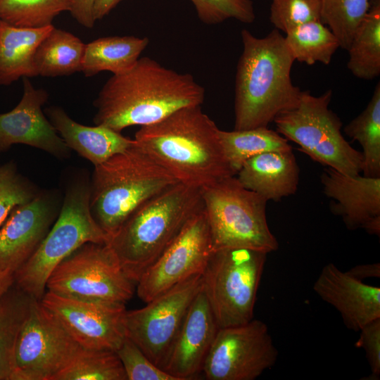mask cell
Segmentation results:
<instances>
[{
	"mask_svg": "<svg viewBox=\"0 0 380 380\" xmlns=\"http://www.w3.org/2000/svg\"><path fill=\"white\" fill-rule=\"evenodd\" d=\"M204 97V88L191 74L144 56L106 81L94 101V122L121 132L156 123L180 108L201 106Z\"/></svg>",
	"mask_w": 380,
	"mask_h": 380,
	"instance_id": "6da1fadb",
	"label": "cell"
},
{
	"mask_svg": "<svg viewBox=\"0 0 380 380\" xmlns=\"http://www.w3.org/2000/svg\"><path fill=\"white\" fill-rule=\"evenodd\" d=\"M219 132L201 106H194L141 126L134 140L179 182L201 189L236 175Z\"/></svg>",
	"mask_w": 380,
	"mask_h": 380,
	"instance_id": "7a4b0ae2",
	"label": "cell"
},
{
	"mask_svg": "<svg viewBox=\"0 0 380 380\" xmlns=\"http://www.w3.org/2000/svg\"><path fill=\"white\" fill-rule=\"evenodd\" d=\"M243 51L234 88V130L267 127L281 112L294 107L302 91L291 77L295 61L277 29L263 37L241 32Z\"/></svg>",
	"mask_w": 380,
	"mask_h": 380,
	"instance_id": "3957f363",
	"label": "cell"
},
{
	"mask_svg": "<svg viewBox=\"0 0 380 380\" xmlns=\"http://www.w3.org/2000/svg\"><path fill=\"white\" fill-rule=\"evenodd\" d=\"M203 208L201 189L177 182L139 206L108 244L137 284L186 222Z\"/></svg>",
	"mask_w": 380,
	"mask_h": 380,
	"instance_id": "277c9868",
	"label": "cell"
},
{
	"mask_svg": "<svg viewBox=\"0 0 380 380\" xmlns=\"http://www.w3.org/2000/svg\"><path fill=\"white\" fill-rule=\"evenodd\" d=\"M177 182L135 141L125 151L94 167L90 180L91 213L110 237L139 206Z\"/></svg>",
	"mask_w": 380,
	"mask_h": 380,
	"instance_id": "5b68a950",
	"label": "cell"
},
{
	"mask_svg": "<svg viewBox=\"0 0 380 380\" xmlns=\"http://www.w3.org/2000/svg\"><path fill=\"white\" fill-rule=\"evenodd\" d=\"M90 179L80 176L65 191L57 218L32 256L15 272V286L40 300L55 267L83 244L108 243L109 235L91 213Z\"/></svg>",
	"mask_w": 380,
	"mask_h": 380,
	"instance_id": "8992f818",
	"label": "cell"
},
{
	"mask_svg": "<svg viewBox=\"0 0 380 380\" xmlns=\"http://www.w3.org/2000/svg\"><path fill=\"white\" fill-rule=\"evenodd\" d=\"M201 196L213 251L244 248L268 254L278 249L267 221V201L235 176L201 188Z\"/></svg>",
	"mask_w": 380,
	"mask_h": 380,
	"instance_id": "52a82bcc",
	"label": "cell"
},
{
	"mask_svg": "<svg viewBox=\"0 0 380 380\" xmlns=\"http://www.w3.org/2000/svg\"><path fill=\"white\" fill-rule=\"evenodd\" d=\"M332 94L331 89L317 96L302 91L296 105L279 113L273 122L277 132L298 144L314 161L345 175H360L362 154L343 136L342 122L329 108Z\"/></svg>",
	"mask_w": 380,
	"mask_h": 380,
	"instance_id": "ba28073f",
	"label": "cell"
},
{
	"mask_svg": "<svg viewBox=\"0 0 380 380\" xmlns=\"http://www.w3.org/2000/svg\"><path fill=\"white\" fill-rule=\"evenodd\" d=\"M267 255L244 248L213 251L202 274V291L219 328L253 319Z\"/></svg>",
	"mask_w": 380,
	"mask_h": 380,
	"instance_id": "9c48e42d",
	"label": "cell"
},
{
	"mask_svg": "<svg viewBox=\"0 0 380 380\" xmlns=\"http://www.w3.org/2000/svg\"><path fill=\"white\" fill-rule=\"evenodd\" d=\"M135 284L108 243L88 242L55 267L46 289L72 299L125 304L133 296Z\"/></svg>",
	"mask_w": 380,
	"mask_h": 380,
	"instance_id": "30bf717a",
	"label": "cell"
},
{
	"mask_svg": "<svg viewBox=\"0 0 380 380\" xmlns=\"http://www.w3.org/2000/svg\"><path fill=\"white\" fill-rule=\"evenodd\" d=\"M82 348L32 298L16 339L11 380H53Z\"/></svg>",
	"mask_w": 380,
	"mask_h": 380,
	"instance_id": "8fae6325",
	"label": "cell"
},
{
	"mask_svg": "<svg viewBox=\"0 0 380 380\" xmlns=\"http://www.w3.org/2000/svg\"><path fill=\"white\" fill-rule=\"evenodd\" d=\"M202 274L195 275L146 303L144 308L126 310L127 336L161 368L191 306L202 289Z\"/></svg>",
	"mask_w": 380,
	"mask_h": 380,
	"instance_id": "7c38bea8",
	"label": "cell"
},
{
	"mask_svg": "<svg viewBox=\"0 0 380 380\" xmlns=\"http://www.w3.org/2000/svg\"><path fill=\"white\" fill-rule=\"evenodd\" d=\"M277 357L267 324L252 319L218 329L202 372L208 380H254L274 366Z\"/></svg>",
	"mask_w": 380,
	"mask_h": 380,
	"instance_id": "4fadbf2b",
	"label": "cell"
},
{
	"mask_svg": "<svg viewBox=\"0 0 380 380\" xmlns=\"http://www.w3.org/2000/svg\"><path fill=\"white\" fill-rule=\"evenodd\" d=\"M206 215L203 208L184 225L180 233L141 274L137 293L148 303L175 285L202 274L213 253Z\"/></svg>",
	"mask_w": 380,
	"mask_h": 380,
	"instance_id": "5bb4252c",
	"label": "cell"
},
{
	"mask_svg": "<svg viewBox=\"0 0 380 380\" xmlns=\"http://www.w3.org/2000/svg\"><path fill=\"white\" fill-rule=\"evenodd\" d=\"M40 302L84 349L116 351L126 336L124 303L84 301L49 291Z\"/></svg>",
	"mask_w": 380,
	"mask_h": 380,
	"instance_id": "9a60e30c",
	"label": "cell"
},
{
	"mask_svg": "<svg viewBox=\"0 0 380 380\" xmlns=\"http://www.w3.org/2000/svg\"><path fill=\"white\" fill-rule=\"evenodd\" d=\"M61 206L51 192H39L15 206L0 226V270L14 274L32 256L57 218Z\"/></svg>",
	"mask_w": 380,
	"mask_h": 380,
	"instance_id": "2e32d148",
	"label": "cell"
},
{
	"mask_svg": "<svg viewBox=\"0 0 380 380\" xmlns=\"http://www.w3.org/2000/svg\"><path fill=\"white\" fill-rule=\"evenodd\" d=\"M23 83L20 102L11 111L0 114V153L13 144H22L59 158L68 156L70 148L42 109L48 100V92L36 89L28 77H23Z\"/></svg>",
	"mask_w": 380,
	"mask_h": 380,
	"instance_id": "e0dca14e",
	"label": "cell"
},
{
	"mask_svg": "<svg viewBox=\"0 0 380 380\" xmlns=\"http://www.w3.org/2000/svg\"><path fill=\"white\" fill-rule=\"evenodd\" d=\"M323 192L331 199L330 209L350 230L363 229L380 235V177L348 175L331 167L321 175Z\"/></svg>",
	"mask_w": 380,
	"mask_h": 380,
	"instance_id": "ac0fdd59",
	"label": "cell"
},
{
	"mask_svg": "<svg viewBox=\"0 0 380 380\" xmlns=\"http://www.w3.org/2000/svg\"><path fill=\"white\" fill-rule=\"evenodd\" d=\"M219 327L202 289L189 307L161 369L178 380H191L203 366Z\"/></svg>",
	"mask_w": 380,
	"mask_h": 380,
	"instance_id": "d6986e66",
	"label": "cell"
},
{
	"mask_svg": "<svg viewBox=\"0 0 380 380\" xmlns=\"http://www.w3.org/2000/svg\"><path fill=\"white\" fill-rule=\"evenodd\" d=\"M313 289L322 300L339 312L349 329L359 331L380 318V288L342 272L334 263L322 268Z\"/></svg>",
	"mask_w": 380,
	"mask_h": 380,
	"instance_id": "ffe728a7",
	"label": "cell"
},
{
	"mask_svg": "<svg viewBox=\"0 0 380 380\" xmlns=\"http://www.w3.org/2000/svg\"><path fill=\"white\" fill-rule=\"evenodd\" d=\"M300 170L291 150L273 151L246 160L236 177L240 184L267 201L293 195L298 189Z\"/></svg>",
	"mask_w": 380,
	"mask_h": 380,
	"instance_id": "44dd1931",
	"label": "cell"
},
{
	"mask_svg": "<svg viewBox=\"0 0 380 380\" xmlns=\"http://www.w3.org/2000/svg\"><path fill=\"white\" fill-rule=\"evenodd\" d=\"M45 112L67 146L89 160L94 167L135 143L134 139L106 126L81 125L59 106H51Z\"/></svg>",
	"mask_w": 380,
	"mask_h": 380,
	"instance_id": "7402d4cb",
	"label": "cell"
},
{
	"mask_svg": "<svg viewBox=\"0 0 380 380\" xmlns=\"http://www.w3.org/2000/svg\"><path fill=\"white\" fill-rule=\"evenodd\" d=\"M53 27H19L0 20V85H9L20 77H37L34 54Z\"/></svg>",
	"mask_w": 380,
	"mask_h": 380,
	"instance_id": "603a6c76",
	"label": "cell"
},
{
	"mask_svg": "<svg viewBox=\"0 0 380 380\" xmlns=\"http://www.w3.org/2000/svg\"><path fill=\"white\" fill-rule=\"evenodd\" d=\"M149 43L147 37L108 36L85 44L81 72L91 77L102 71L114 74L129 69Z\"/></svg>",
	"mask_w": 380,
	"mask_h": 380,
	"instance_id": "cb8c5ba5",
	"label": "cell"
},
{
	"mask_svg": "<svg viewBox=\"0 0 380 380\" xmlns=\"http://www.w3.org/2000/svg\"><path fill=\"white\" fill-rule=\"evenodd\" d=\"M84 48L85 44L77 37L53 27L35 52L37 75L54 77L81 71Z\"/></svg>",
	"mask_w": 380,
	"mask_h": 380,
	"instance_id": "d4e9b609",
	"label": "cell"
},
{
	"mask_svg": "<svg viewBox=\"0 0 380 380\" xmlns=\"http://www.w3.org/2000/svg\"><path fill=\"white\" fill-rule=\"evenodd\" d=\"M371 2L347 49L348 70L355 77L367 80L380 75V0Z\"/></svg>",
	"mask_w": 380,
	"mask_h": 380,
	"instance_id": "484cf974",
	"label": "cell"
},
{
	"mask_svg": "<svg viewBox=\"0 0 380 380\" xmlns=\"http://www.w3.org/2000/svg\"><path fill=\"white\" fill-rule=\"evenodd\" d=\"M219 134L226 157L236 175L243 163L254 156L292 149L285 137L267 127L233 131L220 129Z\"/></svg>",
	"mask_w": 380,
	"mask_h": 380,
	"instance_id": "4316f807",
	"label": "cell"
},
{
	"mask_svg": "<svg viewBox=\"0 0 380 380\" xmlns=\"http://www.w3.org/2000/svg\"><path fill=\"white\" fill-rule=\"evenodd\" d=\"M285 34V43L295 61L308 65L316 63L329 65L341 48L335 34L321 20L305 23Z\"/></svg>",
	"mask_w": 380,
	"mask_h": 380,
	"instance_id": "83f0119b",
	"label": "cell"
},
{
	"mask_svg": "<svg viewBox=\"0 0 380 380\" xmlns=\"http://www.w3.org/2000/svg\"><path fill=\"white\" fill-rule=\"evenodd\" d=\"M32 298L13 285L0 297V380H11L16 339Z\"/></svg>",
	"mask_w": 380,
	"mask_h": 380,
	"instance_id": "f1b7e54d",
	"label": "cell"
},
{
	"mask_svg": "<svg viewBox=\"0 0 380 380\" xmlns=\"http://www.w3.org/2000/svg\"><path fill=\"white\" fill-rule=\"evenodd\" d=\"M344 132L362 146V175L370 177H380L379 82L376 85L367 107L345 126Z\"/></svg>",
	"mask_w": 380,
	"mask_h": 380,
	"instance_id": "f546056e",
	"label": "cell"
},
{
	"mask_svg": "<svg viewBox=\"0 0 380 380\" xmlns=\"http://www.w3.org/2000/svg\"><path fill=\"white\" fill-rule=\"evenodd\" d=\"M53 380H127L115 351L82 348Z\"/></svg>",
	"mask_w": 380,
	"mask_h": 380,
	"instance_id": "4dcf8cb0",
	"label": "cell"
},
{
	"mask_svg": "<svg viewBox=\"0 0 380 380\" xmlns=\"http://www.w3.org/2000/svg\"><path fill=\"white\" fill-rule=\"evenodd\" d=\"M72 0H0V20L19 27H41L52 24Z\"/></svg>",
	"mask_w": 380,
	"mask_h": 380,
	"instance_id": "1f68e13d",
	"label": "cell"
},
{
	"mask_svg": "<svg viewBox=\"0 0 380 380\" xmlns=\"http://www.w3.org/2000/svg\"><path fill=\"white\" fill-rule=\"evenodd\" d=\"M370 0H322L320 20L347 50L356 30L367 15Z\"/></svg>",
	"mask_w": 380,
	"mask_h": 380,
	"instance_id": "d6a6232c",
	"label": "cell"
},
{
	"mask_svg": "<svg viewBox=\"0 0 380 380\" xmlns=\"http://www.w3.org/2000/svg\"><path fill=\"white\" fill-rule=\"evenodd\" d=\"M322 0H272L270 21L284 33L312 20H320Z\"/></svg>",
	"mask_w": 380,
	"mask_h": 380,
	"instance_id": "836d02e7",
	"label": "cell"
},
{
	"mask_svg": "<svg viewBox=\"0 0 380 380\" xmlns=\"http://www.w3.org/2000/svg\"><path fill=\"white\" fill-rule=\"evenodd\" d=\"M39 191L18 171L13 162L0 165V226L17 205L34 198Z\"/></svg>",
	"mask_w": 380,
	"mask_h": 380,
	"instance_id": "e575fe53",
	"label": "cell"
},
{
	"mask_svg": "<svg viewBox=\"0 0 380 380\" xmlns=\"http://www.w3.org/2000/svg\"><path fill=\"white\" fill-rule=\"evenodd\" d=\"M203 23L216 25L230 18L251 23L255 19L251 0H190Z\"/></svg>",
	"mask_w": 380,
	"mask_h": 380,
	"instance_id": "d590c367",
	"label": "cell"
},
{
	"mask_svg": "<svg viewBox=\"0 0 380 380\" xmlns=\"http://www.w3.org/2000/svg\"><path fill=\"white\" fill-rule=\"evenodd\" d=\"M115 353L127 380H178L151 361L127 336Z\"/></svg>",
	"mask_w": 380,
	"mask_h": 380,
	"instance_id": "8d00e7d4",
	"label": "cell"
},
{
	"mask_svg": "<svg viewBox=\"0 0 380 380\" xmlns=\"http://www.w3.org/2000/svg\"><path fill=\"white\" fill-rule=\"evenodd\" d=\"M360 336L355 343L362 348L369 365L371 374L365 379L377 380L380 376V318L366 324L360 331Z\"/></svg>",
	"mask_w": 380,
	"mask_h": 380,
	"instance_id": "74e56055",
	"label": "cell"
},
{
	"mask_svg": "<svg viewBox=\"0 0 380 380\" xmlns=\"http://www.w3.org/2000/svg\"><path fill=\"white\" fill-rule=\"evenodd\" d=\"M95 0H72L70 12L81 25L91 28L95 24L93 8Z\"/></svg>",
	"mask_w": 380,
	"mask_h": 380,
	"instance_id": "f35d334b",
	"label": "cell"
},
{
	"mask_svg": "<svg viewBox=\"0 0 380 380\" xmlns=\"http://www.w3.org/2000/svg\"><path fill=\"white\" fill-rule=\"evenodd\" d=\"M346 272L349 275L361 281L367 278H379L380 264L359 265L346 271Z\"/></svg>",
	"mask_w": 380,
	"mask_h": 380,
	"instance_id": "ab89813d",
	"label": "cell"
},
{
	"mask_svg": "<svg viewBox=\"0 0 380 380\" xmlns=\"http://www.w3.org/2000/svg\"><path fill=\"white\" fill-rule=\"evenodd\" d=\"M122 0H95L93 16L94 20H100L107 15Z\"/></svg>",
	"mask_w": 380,
	"mask_h": 380,
	"instance_id": "60d3db41",
	"label": "cell"
},
{
	"mask_svg": "<svg viewBox=\"0 0 380 380\" xmlns=\"http://www.w3.org/2000/svg\"><path fill=\"white\" fill-rule=\"evenodd\" d=\"M14 284L13 274L0 270V297Z\"/></svg>",
	"mask_w": 380,
	"mask_h": 380,
	"instance_id": "b9f144b4",
	"label": "cell"
}]
</instances>
